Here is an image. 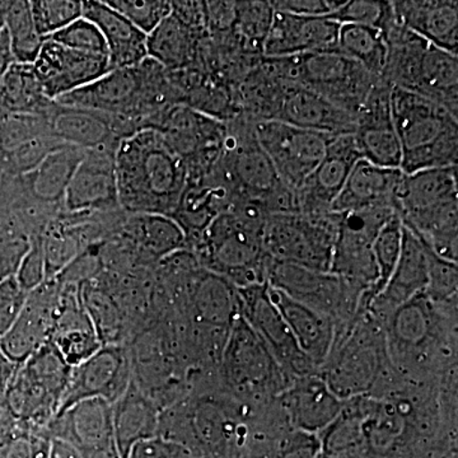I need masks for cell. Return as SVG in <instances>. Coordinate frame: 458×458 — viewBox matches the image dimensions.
<instances>
[{
    "label": "cell",
    "mask_w": 458,
    "mask_h": 458,
    "mask_svg": "<svg viewBox=\"0 0 458 458\" xmlns=\"http://www.w3.org/2000/svg\"><path fill=\"white\" fill-rule=\"evenodd\" d=\"M114 167L123 212L174 216L189 174L161 132L143 129L123 138L114 153Z\"/></svg>",
    "instance_id": "obj_1"
},
{
    "label": "cell",
    "mask_w": 458,
    "mask_h": 458,
    "mask_svg": "<svg viewBox=\"0 0 458 458\" xmlns=\"http://www.w3.org/2000/svg\"><path fill=\"white\" fill-rule=\"evenodd\" d=\"M267 216L254 200L234 201L210 223L194 247L200 267L237 288L267 283L273 260L264 246Z\"/></svg>",
    "instance_id": "obj_2"
},
{
    "label": "cell",
    "mask_w": 458,
    "mask_h": 458,
    "mask_svg": "<svg viewBox=\"0 0 458 458\" xmlns=\"http://www.w3.org/2000/svg\"><path fill=\"white\" fill-rule=\"evenodd\" d=\"M390 99L403 152L400 168L403 174L457 165L456 116L411 90L393 87Z\"/></svg>",
    "instance_id": "obj_3"
},
{
    "label": "cell",
    "mask_w": 458,
    "mask_h": 458,
    "mask_svg": "<svg viewBox=\"0 0 458 458\" xmlns=\"http://www.w3.org/2000/svg\"><path fill=\"white\" fill-rule=\"evenodd\" d=\"M385 331L369 311L336 331L327 361L318 369L328 388L340 400L370 396L387 370Z\"/></svg>",
    "instance_id": "obj_4"
},
{
    "label": "cell",
    "mask_w": 458,
    "mask_h": 458,
    "mask_svg": "<svg viewBox=\"0 0 458 458\" xmlns=\"http://www.w3.org/2000/svg\"><path fill=\"white\" fill-rule=\"evenodd\" d=\"M271 59L286 82L312 90L355 116L379 81L337 49Z\"/></svg>",
    "instance_id": "obj_5"
},
{
    "label": "cell",
    "mask_w": 458,
    "mask_h": 458,
    "mask_svg": "<svg viewBox=\"0 0 458 458\" xmlns=\"http://www.w3.org/2000/svg\"><path fill=\"white\" fill-rule=\"evenodd\" d=\"M71 372L72 367L49 343L18 367L3 405L18 421L49 426L62 406Z\"/></svg>",
    "instance_id": "obj_6"
},
{
    "label": "cell",
    "mask_w": 458,
    "mask_h": 458,
    "mask_svg": "<svg viewBox=\"0 0 458 458\" xmlns=\"http://www.w3.org/2000/svg\"><path fill=\"white\" fill-rule=\"evenodd\" d=\"M445 303L450 302H433L421 293L382 322L391 366L411 375L432 367L437 352L443 354V345L447 342L445 318L441 315Z\"/></svg>",
    "instance_id": "obj_7"
},
{
    "label": "cell",
    "mask_w": 458,
    "mask_h": 458,
    "mask_svg": "<svg viewBox=\"0 0 458 458\" xmlns=\"http://www.w3.org/2000/svg\"><path fill=\"white\" fill-rule=\"evenodd\" d=\"M342 214H274L264 227V246L273 260L330 271Z\"/></svg>",
    "instance_id": "obj_8"
},
{
    "label": "cell",
    "mask_w": 458,
    "mask_h": 458,
    "mask_svg": "<svg viewBox=\"0 0 458 458\" xmlns=\"http://www.w3.org/2000/svg\"><path fill=\"white\" fill-rule=\"evenodd\" d=\"M267 283L297 302L335 322L336 331L348 327L361 312L363 292L330 271H319L271 260Z\"/></svg>",
    "instance_id": "obj_9"
},
{
    "label": "cell",
    "mask_w": 458,
    "mask_h": 458,
    "mask_svg": "<svg viewBox=\"0 0 458 458\" xmlns=\"http://www.w3.org/2000/svg\"><path fill=\"white\" fill-rule=\"evenodd\" d=\"M223 372L229 386L249 399L276 396L292 382L242 316L229 328Z\"/></svg>",
    "instance_id": "obj_10"
},
{
    "label": "cell",
    "mask_w": 458,
    "mask_h": 458,
    "mask_svg": "<svg viewBox=\"0 0 458 458\" xmlns=\"http://www.w3.org/2000/svg\"><path fill=\"white\" fill-rule=\"evenodd\" d=\"M396 213V208L391 205L340 213L342 218L331 259L330 273L348 280L360 288L363 295L372 291L378 278L373 242L378 232Z\"/></svg>",
    "instance_id": "obj_11"
},
{
    "label": "cell",
    "mask_w": 458,
    "mask_h": 458,
    "mask_svg": "<svg viewBox=\"0 0 458 458\" xmlns=\"http://www.w3.org/2000/svg\"><path fill=\"white\" fill-rule=\"evenodd\" d=\"M255 132L279 179L294 192L318 167L328 143L335 137L276 120L256 123Z\"/></svg>",
    "instance_id": "obj_12"
},
{
    "label": "cell",
    "mask_w": 458,
    "mask_h": 458,
    "mask_svg": "<svg viewBox=\"0 0 458 458\" xmlns=\"http://www.w3.org/2000/svg\"><path fill=\"white\" fill-rule=\"evenodd\" d=\"M241 316L269 349L276 363L291 381L318 373L312 361L295 343L288 325L267 294V283L237 288Z\"/></svg>",
    "instance_id": "obj_13"
},
{
    "label": "cell",
    "mask_w": 458,
    "mask_h": 458,
    "mask_svg": "<svg viewBox=\"0 0 458 458\" xmlns=\"http://www.w3.org/2000/svg\"><path fill=\"white\" fill-rule=\"evenodd\" d=\"M131 384V363L128 352L123 346L106 344L89 360L72 369L59 412L78 401L87 399H102L114 405Z\"/></svg>",
    "instance_id": "obj_14"
},
{
    "label": "cell",
    "mask_w": 458,
    "mask_h": 458,
    "mask_svg": "<svg viewBox=\"0 0 458 458\" xmlns=\"http://www.w3.org/2000/svg\"><path fill=\"white\" fill-rule=\"evenodd\" d=\"M45 114L53 137L87 150L117 148L123 138L141 131L131 120L89 108L60 105L56 101Z\"/></svg>",
    "instance_id": "obj_15"
},
{
    "label": "cell",
    "mask_w": 458,
    "mask_h": 458,
    "mask_svg": "<svg viewBox=\"0 0 458 458\" xmlns=\"http://www.w3.org/2000/svg\"><path fill=\"white\" fill-rule=\"evenodd\" d=\"M391 89L382 80L373 86L355 116L352 135L361 159L378 167L400 168L403 152L391 114Z\"/></svg>",
    "instance_id": "obj_16"
},
{
    "label": "cell",
    "mask_w": 458,
    "mask_h": 458,
    "mask_svg": "<svg viewBox=\"0 0 458 458\" xmlns=\"http://www.w3.org/2000/svg\"><path fill=\"white\" fill-rule=\"evenodd\" d=\"M59 292L60 282L54 278L27 293L16 322L0 340V352L14 366L50 343Z\"/></svg>",
    "instance_id": "obj_17"
},
{
    "label": "cell",
    "mask_w": 458,
    "mask_h": 458,
    "mask_svg": "<svg viewBox=\"0 0 458 458\" xmlns=\"http://www.w3.org/2000/svg\"><path fill=\"white\" fill-rule=\"evenodd\" d=\"M33 68L45 95L55 101L108 73L110 63L107 56L71 49L47 38Z\"/></svg>",
    "instance_id": "obj_18"
},
{
    "label": "cell",
    "mask_w": 458,
    "mask_h": 458,
    "mask_svg": "<svg viewBox=\"0 0 458 458\" xmlns=\"http://www.w3.org/2000/svg\"><path fill=\"white\" fill-rule=\"evenodd\" d=\"M117 148H96L75 170L63 200V212L95 213L122 209L117 198L114 153Z\"/></svg>",
    "instance_id": "obj_19"
},
{
    "label": "cell",
    "mask_w": 458,
    "mask_h": 458,
    "mask_svg": "<svg viewBox=\"0 0 458 458\" xmlns=\"http://www.w3.org/2000/svg\"><path fill=\"white\" fill-rule=\"evenodd\" d=\"M360 159L354 135H335L315 171L295 191L298 213L318 216L331 212L334 200L342 191L349 174Z\"/></svg>",
    "instance_id": "obj_20"
},
{
    "label": "cell",
    "mask_w": 458,
    "mask_h": 458,
    "mask_svg": "<svg viewBox=\"0 0 458 458\" xmlns=\"http://www.w3.org/2000/svg\"><path fill=\"white\" fill-rule=\"evenodd\" d=\"M50 343L72 369L89 360L104 345L84 306L81 285L75 283L60 282Z\"/></svg>",
    "instance_id": "obj_21"
},
{
    "label": "cell",
    "mask_w": 458,
    "mask_h": 458,
    "mask_svg": "<svg viewBox=\"0 0 458 458\" xmlns=\"http://www.w3.org/2000/svg\"><path fill=\"white\" fill-rule=\"evenodd\" d=\"M340 25L327 17L276 12L262 47L264 57H291L337 49Z\"/></svg>",
    "instance_id": "obj_22"
},
{
    "label": "cell",
    "mask_w": 458,
    "mask_h": 458,
    "mask_svg": "<svg viewBox=\"0 0 458 458\" xmlns=\"http://www.w3.org/2000/svg\"><path fill=\"white\" fill-rule=\"evenodd\" d=\"M49 427L54 439L68 443L80 454L116 445L113 403L102 399L78 401L56 414Z\"/></svg>",
    "instance_id": "obj_23"
},
{
    "label": "cell",
    "mask_w": 458,
    "mask_h": 458,
    "mask_svg": "<svg viewBox=\"0 0 458 458\" xmlns=\"http://www.w3.org/2000/svg\"><path fill=\"white\" fill-rule=\"evenodd\" d=\"M428 258L426 247L409 228L403 225V249L399 262L387 285L370 302L369 311L382 325L388 316L412 298L426 293Z\"/></svg>",
    "instance_id": "obj_24"
},
{
    "label": "cell",
    "mask_w": 458,
    "mask_h": 458,
    "mask_svg": "<svg viewBox=\"0 0 458 458\" xmlns=\"http://www.w3.org/2000/svg\"><path fill=\"white\" fill-rule=\"evenodd\" d=\"M289 420L300 432L318 436L342 411L344 403L318 373L300 377L279 394Z\"/></svg>",
    "instance_id": "obj_25"
},
{
    "label": "cell",
    "mask_w": 458,
    "mask_h": 458,
    "mask_svg": "<svg viewBox=\"0 0 458 458\" xmlns=\"http://www.w3.org/2000/svg\"><path fill=\"white\" fill-rule=\"evenodd\" d=\"M276 120L330 135L354 134L355 131V114L295 84L286 87Z\"/></svg>",
    "instance_id": "obj_26"
},
{
    "label": "cell",
    "mask_w": 458,
    "mask_h": 458,
    "mask_svg": "<svg viewBox=\"0 0 458 458\" xmlns=\"http://www.w3.org/2000/svg\"><path fill=\"white\" fill-rule=\"evenodd\" d=\"M267 294L284 318L301 351L318 370L321 369L335 342V322L269 284Z\"/></svg>",
    "instance_id": "obj_27"
},
{
    "label": "cell",
    "mask_w": 458,
    "mask_h": 458,
    "mask_svg": "<svg viewBox=\"0 0 458 458\" xmlns=\"http://www.w3.org/2000/svg\"><path fill=\"white\" fill-rule=\"evenodd\" d=\"M86 150L69 144L54 150L35 170L16 177L14 194L33 203L63 209L66 189Z\"/></svg>",
    "instance_id": "obj_28"
},
{
    "label": "cell",
    "mask_w": 458,
    "mask_h": 458,
    "mask_svg": "<svg viewBox=\"0 0 458 458\" xmlns=\"http://www.w3.org/2000/svg\"><path fill=\"white\" fill-rule=\"evenodd\" d=\"M403 177L400 168L378 167L360 158L334 200L331 212H355L382 205L396 208V192Z\"/></svg>",
    "instance_id": "obj_29"
},
{
    "label": "cell",
    "mask_w": 458,
    "mask_h": 458,
    "mask_svg": "<svg viewBox=\"0 0 458 458\" xmlns=\"http://www.w3.org/2000/svg\"><path fill=\"white\" fill-rule=\"evenodd\" d=\"M83 17L95 23L106 41L110 71L132 68L148 57L146 33L106 2H83Z\"/></svg>",
    "instance_id": "obj_30"
},
{
    "label": "cell",
    "mask_w": 458,
    "mask_h": 458,
    "mask_svg": "<svg viewBox=\"0 0 458 458\" xmlns=\"http://www.w3.org/2000/svg\"><path fill=\"white\" fill-rule=\"evenodd\" d=\"M394 16L433 47L457 55L458 3L447 0L391 2Z\"/></svg>",
    "instance_id": "obj_31"
},
{
    "label": "cell",
    "mask_w": 458,
    "mask_h": 458,
    "mask_svg": "<svg viewBox=\"0 0 458 458\" xmlns=\"http://www.w3.org/2000/svg\"><path fill=\"white\" fill-rule=\"evenodd\" d=\"M123 242L148 261H161L188 250L185 232L171 216L125 214L119 227Z\"/></svg>",
    "instance_id": "obj_32"
},
{
    "label": "cell",
    "mask_w": 458,
    "mask_h": 458,
    "mask_svg": "<svg viewBox=\"0 0 458 458\" xmlns=\"http://www.w3.org/2000/svg\"><path fill=\"white\" fill-rule=\"evenodd\" d=\"M188 293L197 318L208 327L229 330L241 316L237 286L212 271L200 267L190 279Z\"/></svg>",
    "instance_id": "obj_33"
},
{
    "label": "cell",
    "mask_w": 458,
    "mask_h": 458,
    "mask_svg": "<svg viewBox=\"0 0 458 458\" xmlns=\"http://www.w3.org/2000/svg\"><path fill=\"white\" fill-rule=\"evenodd\" d=\"M451 199H458L457 165L403 174L396 210L401 219L408 218Z\"/></svg>",
    "instance_id": "obj_34"
},
{
    "label": "cell",
    "mask_w": 458,
    "mask_h": 458,
    "mask_svg": "<svg viewBox=\"0 0 458 458\" xmlns=\"http://www.w3.org/2000/svg\"><path fill=\"white\" fill-rule=\"evenodd\" d=\"M158 423L156 403L132 382L113 405L114 439L120 458H128L135 445L156 437Z\"/></svg>",
    "instance_id": "obj_35"
},
{
    "label": "cell",
    "mask_w": 458,
    "mask_h": 458,
    "mask_svg": "<svg viewBox=\"0 0 458 458\" xmlns=\"http://www.w3.org/2000/svg\"><path fill=\"white\" fill-rule=\"evenodd\" d=\"M411 92L432 99L458 116V57L428 45L412 80Z\"/></svg>",
    "instance_id": "obj_36"
},
{
    "label": "cell",
    "mask_w": 458,
    "mask_h": 458,
    "mask_svg": "<svg viewBox=\"0 0 458 458\" xmlns=\"http://www.w3.org/2000/svg\"><path fill=\"white\" fill-rule=\"evenodd\" d=\"M204 38L171 12L170 16L148 35V57L170 72L192 68L197 64L199 47Z\"/></svg>",
    "instance_id": "obj_37"
},
{
    "label": "cell",
    "mask_w": 458,
    "mask_h": 458,
    "mask_svg": "<svg viewBox=\"0 0 458 458\" xmlns=\"http://www.w3.org/2000/svg\"><path fill=\"white\" fill-rule=\"evenodd\" d=\"M367 396L345 401L335 420L318 434L319 454L339 458H369L363 420Z\"/></svg>",
    "instance_id": "obj_38"
},
{
    "label": "cell",
    "mask_w": 458,
    "mask_h": 458,
    "mask_svg": "<svg viewBox=\"0 0 458 458\" xmlns=\"http://www.w3.org/2000/svg\"><path fill=\"white\" fill-rule=\"evenodd\" d=\"M53 102L45 95L33 64L14 63L0 80V119L11 114H45Z\"/></svg>",
    "instance_id": "obj_39"
},
{
    "label": "cell",
    "mask_w": 458,
    "mask_h": 458,
    "mask_svg": "<svg viewBox=\"0 0 458 458\" xmlns=\"http://www.w3.org/2000/svg\"><path fill=\"white\" fill-rule=\"evenodd\" d=\"M337 51L363 66L377 80H381L387 59V47L382 32L376 27L340 26Z\"/></svg>",
    "instance_id": "obj_40"
},
{
    "label": "cell",
    "mask_w": 458,
    "mask_h": 458,
    "mask_svg": "<svg viewBox=\"0 0 458 458\" xmlns=\"http://www.w3.org/2000/svg\"><path fill=\"white\" fill-rule=\"evenodd\" d=\"M403 225L399 214L396 213L378 232L373 242V256L378 278L372 291L361 297L360 307L364 311L369 310L370 302L384 291L388 280L393 276L403 249Z\"/></svg>",
    "instance_id": "obj_41"
},
{
    "label": "cell",
    "mask_w": 458,
    "mask_h": 458,
    "mask_svg": "<svg viewBox=\"0 0 458 458\" xmlns=\"http://www.w3.org/2000/svg\"><path fill=\"white\" fill-rule=\"evenodd\" d=\"M5 31L16 63L33 64L45 40L36 30L30 2H7Z\"/></svg>",
    "instance_id": "obj_42"
},
{
    "label": "cell",
    "mask_w": 458,
    "mask_h": 458,
    "mask_svg": "<svg viewBox=\"0 0 458 458\" xmlns=\"http://www.w3.org/2000/svg\"><path fill=\"white\" fill-rule=\"evenodd\" d=\"M236 5L234 33L241 47L249 55L260 57L276 11L270 2H237Z\"/></svg>",
    "instance_id": "obj_43"
},
{
    "label": "cell",
    "mask_w": 458,
    "mask_h": 458,
    "mask_svg": "<svg viewBox=\"0 0 458 458\" xmlns=\"http://www.w3.org/2000/svg\"><path fill=\"white\" fill-rule=\"evenodd\" d=\"M63 146L66 144L51 134L33 138L9 152L0 153V172L9 177L25 176Z\"/></svg>",
    "instance_id": "obj_44"
},
{
    "label": "cell",
    "mask_w": 458,
    "mask_h": 458,
    "mask_svg": "<svg viewBox=\"0 0 458 458\" xmlns=\"http://www.w3.org/2000/svg\"><path fill=\"white\" fill-rule=\"evenodd\" d=\"M30 5L36 30L44 40L83 17V2L38 0Z\"/></svg>",
    "instance_id": "obj_45"
},
{
    "label": "cell",
    "mask_w": 458,
    "mask_h": 458,
    "mask_svg": "<svg viewBox=\"0 0 458 458\" xmlns=\"http://www.w3.org/2000/svg\"><path fill=\"white\" fill-rule=\"evenodd\" d=\"M51 134L47 114H11L0 119V153L9 152L21 144Z\"/></svg>",
    "instance_id": "obj_46"
},
{
    "label": "cell",
    "mask_w": 458,
    "mask_h": 458,
    "mask_svg": "<svg viewBox=\"0 0 458 458\" xmlns=\"http://www.w3.org/2000/svg\"><path fill=\"white\" fill-rule=\"evenodd\" d=\"M417 236V234H415ZM419 238V237H418ZM420 240V238H419ZM421 241V240H420ZM423 242V241H421ZM426 247L428 258V282L426 294L437 303L451 302L457 295L458 269L457 262L445 260Z\"/></svg>",
    "instance_id": "obj_47"
},
{
    "label": "cell",
    "mask_w": 458,
    "mask_h": 458,
    "mask_svg": "<svg viewBox=\"0 0 458 458\" xmlns=\"http://www.w3.org/2000/svg\"><path fill=\"white\" fill-rule=\"evenodd\" d=\"M111 8L123 14L141 32L149 35L159 23L170 16L171 2H134V0H113L106 2Z\"/></svg>",
    "instance_id": "obj_48"
},
{
    "label": "cell",
    "mask_w": 458,
    "mask_h": 458,
    "mask_svg": "<svg viewBox=\"0 0 458 458\" xmlns=\"http://www.w3.org/2000/svg\"><path fill=\"white\" fill-rule=\"evenodd\" d=\"M49 38L71 49L108 57L107 45L104 36L95 23L84 17L66 26Z\"/></svg>",
    "instance_id": "obj_49"
},
{
    "label": "cell",
    "mask_w": 458,
    "mask_h": 458,
    "mask_svg": "<svg viewBox=\"0 0 458 458\" xmlns=\"http://www.w3.org/2000/svg\"><path fill=\"white\" fill-rule=\"evenodd\" d=\"M387 2H367V0H352L344 2L342 7L334 12L330 20L342 25H360L378 29L384 20Z\"/></svg>",
    "instance_id": "obj_50"
},
{
    "label": "cell",
    "mask_w": 458,
    "mask_h": 458,
    "mask_svg": "<svg viewBox=\"0 0 458 458\" xmlns=\"http://www.w3.org/2000/svg\"><path fill=\"white\" fill-rule=\"evenodd\" d=\"M29 250L21 260L16 276H14L18 284L26 293H30L47 280L42 233L32 234L29 237Z\"/></svg>",
    "instance_id": "obj_51"
},
{
    "label": "cell",
    "mask_w": 458,
    "mask_h": 458,
    "mask_svg": "<svg viewBox=\"0 0 458 458\" xmlns=\"http://www.w3.org/2000/svg\"><path fill=\"white\" fill-rule=\"evenodd\" d=\"M26 297L27 293L18 284L16 276L0 283V340L13 327Z\"/></svg>",
    "instance_id": "obj_52"
},
{
    "label": "cell",
    "mask_w": 458,
    "mask_h": 458,
    "mask_svg": "<svg viewBox=\"0 0 458 458\" xmlns=\"http://www.w3.org/2000/svg\"><path fill=\"white\" fill-rule=\"evenodd\" d=\"M274 11L301 17H328L342 7L344 2L331 0H282L270 2Z\"/></svg>",
    "instance_id": "obj_53"
},
{
    "label": "cell",
    "mask_w": 458,
    "mask_h": 458,
    "mask_svg": "<svg viewBox=\"0 0 458 458\" xmlns=\"http://www.w3.org/2000/svg\"><path fill=\"white\" fill-rule=\"evenodd\" d=\"M237 2H205L208 33L225 35L233 31L237 20Z\"/></svg>",
    "instance_id": "obj_54"
},
{
    "label": "cell",
    "mask_w": 458,
    "mask_h": 458,
    "mask_svg": "<svg viewBox=\"0 0 458 458\" xmlns=\"http://www.w3.org/2000/svg\"><path fill=\"white\" fill-rule=\"evenodd\" d=\"M128 458H182V448L177 443L156 436L135 445Z\"/></svg>",
    "instance_id": "obj_55"
},
{
    "label": "cell",
    "mask_w": 458,
    "mask_h": 458,
    "mask_svg": "<svg viewBox=\"0 0 458 458\" xmlns=\"http://www.w3.org/2000/svg\"><path fill=\"white\" fill-rule=\"evenodd\" d=\"M38 447L29 438H16L8 445L3 458H36Z\"/></svg>",
    "instance_id": "obj_56"
},
{
    "label": "cell",
    "mask_w": 458,
    "mask_h": 458,
    "mask_svg": "<svg viewBox=\"0 0 458 458\" xmlns=\"http://www.w3.org/2000/svg\"><path fill=\"white\" fill-rule=\"evenodd\" d=\"M16 63L13 51H12L11 41H9L7 31L0 33V80L11 69V66Z\"/></svg>",
    "instance_id": "obj_57"
},
{
    "label": "cell",
    "mask_w": 458,
    "mask_h": 458,
    "mask_svg": "<svg viewBox=\"0 0 458 458\" xmlns=\"http://www.w3.org/2000/svg\"><path fill=\"white\" fill-rule=\"evenodd\" d=\"M17 369V366L12 364L11 361L0 352V403H2L9 381H11Z\"/></svg>",
    "instance_id": "obj_58"
},
{
    "label": "cell",
    "mask_w": 458,
    "mask_h": 458,
    "mask_svg": "<svg viewBox=\"0 0 458 458\" xmlns=\"http://www.w3.org/2000/svg\"><path fill=\"white\" fill-rule=\"evenodd\" d=\"M49 458H82L80 452L72 447L68 443L54 439L50 445Z\"/></svg>",
    "instance_id": "obj_59"
},
{
    "label": "cell",
    "mask_w": 458,
    "mask_h": 458,
    "mask_svg": "<svg viewBox=\"0 0 458 458\" xmlns=\"http://www.w3.org/2000/svg\"><path fill=\"white\" fill-rule=\"evenodd\" d=\"M5 8H7V2H0V33L5 29Z\"/></svg>",
    "instance_id": "obj_60"
},
{
    "label": "cell",
    "mask_w": 458,
    "mask_h": 458,
    "mask_svg": "<svg viewBox=\"0 0 458 458\" xmlns=\"http://www.w3.org/2000/svg\"><path fill=\"white\" fill-rule=\"evenodd\" d=\"M316 458H339V457H327V456H324V454H318V456Z\"/></svg>",
    "instance_id": "obj_61"
}]
</instances>
